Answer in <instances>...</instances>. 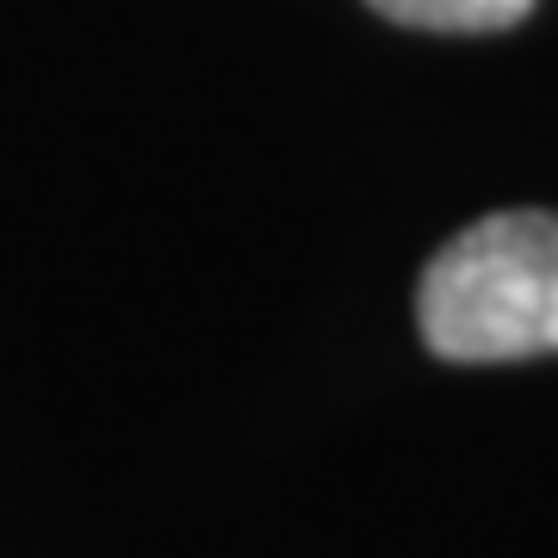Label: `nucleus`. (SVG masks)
Returning a JSON list of instances; mask_svg holds the SVG:
<instances>
[{
    "label": "nucleus",
    "instance_id": "2",
    "mask_svg": "<svg viewBox=\"0 0 558 558\" xmlns=\"http://www.w3.org/2000/svg\"><path fill=\"white\" fill-rule=\"evenodd\" d=\"M366 7L416 32H502L534 13V0H366Z\"/></svg>",
    "mask_w": 558,
    "mask_h": 558
},
{
    "label": "nucleus",
    "instance_id": "1",
    "mask_svg": "<svg viewBox=\"0 0 558 558\" xmlns=\"http://www.w3.org/2000/svg\"><path fill=\"white\" fill-rule=\"evenodd\" d=\"M416 329L453 366L558 354V211H497L459 230L416 286Z\"/></svg>",
    "mask_w": 558,
    "mask_h": 558
}]
</instances>
